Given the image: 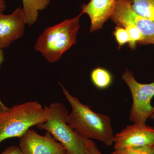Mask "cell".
Returning <instances> with one entry per match:
<instances>
[{"label":"cell","instance_id":"obj_1","mask_svg":"<svg viewBox=\"0 0 154 154\" xmlns=\"http://www.w3.org/2000/svg\"><path fill=\"white\" fill-rule=\"evenodd\" d=\"M60 85L72 107L67 119L68 123L87 138L99 141L107 146L112 145L114 135L110 116L94 112Z\"/></svg>","mask_w":154,"mask_h":154},{"label":"cell","instance_id":"obj_2","mask_svg":"<svg viewBox=\"0 0 154 154\" xmlns=\"http://www.w3.org/2000/svg\"><path fill=\"white\" fill-rule=\"evenodd\" d=\"M48 106L36 101L15 105L0 112V143L8 139L21 137L30 127L45 122Z\"/></svg>","mask_w":154,"mask_h":154},{"label":"cell","instance_id":"obj_3","mask_svg":"<svg viewBox=\"0 0 154 154\" xmlns=\"http://www.w3.org/2000/svg\"><path fill=\"white\" fill-rule=\"evenodd\" d=\"M82 13L77 17L64 20L48 27L37 38L34 48L49 63L60 59L63 55L76 43Z\"/></svg>","mask_w":154,"mask_h":154},{"label":"cell","instance_id":"obj_4","mask_svg":"<svg viewBox=\"0 0 154 154\" xmlns=\"http://www.w3.org/2000/svg\"><path fill=\"white\" fill-rule=\"evenodd\" d=\"M48 107L47 120L36 125L37 128L50 133L63 146L66 154H85L90 139L80 134L68 123L69 113L65 106L62 103L55 102Z\"/></svg>","mask_w":154,"mask_h":154},{"label":"cell","instance_id":"obj_5","mask_svg":"<svg viewBox=\"0 0 154 154\" xmlns=\"http://www.w3.org/2000/svg\"><path fill=\"white\" fill-rule=\"evenodd\" d=\"M122 78L129 87L132 97V105L129 114V120L134 124H146L148 119L154 113L151 105L154 96V82L141 84L135 79L131 71L126 69Z\"/></svg>","mask_w":154,"mask_h":154},{"label":"cell","instance_id":"obj_6","mask_svg":"<svg viewBox=\"0 0 154 154\" xmlns=\"http://www.w3.org/2000/svg\"><path fill=\"white\" fill-rule=\"evenodd\" d=\"M110 18L117 26L130 24L135 26L143 35V45L153 44L154 22L136 13L131 8L130 0H116Z\"/></svg>","mask_w":154,"mask_h":154},{"label":"cell","instance_id":"obj_7","mask_svg":"<svg viewBox=\"0 0 154 154\" xmlns=\"http://www.w3.org/2000/svg\"><path fill=\"white\" fill-rule=\"evenodd\" d=\"M19 138V147L23 154H66L63 146L47 131L42 136L29 129Z\"/></svg>","mask_w":154,"mask_h":154},{"label":"cell","instance_id":"obj_8","mask_svg":"<svg viewBox=\"0 0 154 154\" xmlns=\"http://www.w3.org/2000/svg\"><path fill=\"white\" fill-rule=\"evenodd\" d=\"M114 149L153 146L154 128L146 125H128L114 135Z\"/></svg>","mask_w":154,"mask_h":154},{"label":"cell","instance_id":"obj_9","mask_svg":"<svg viewBox=\"0 0 154 154\" xmlns=\"http://www.w3.org/2000/svg\"><path fill=\"white\" fill-rule=\"evenodd\" d=\"M26 24L23 9L20 7L9 15L0 14V49L7 48L22 37Z\"/></svg>","mask_w":154,"mask_h":154},{"label":"cell","instance_id":"obj_10","mask_svg":"<svg viewBox=\"0 0 154 154\" xmlns=\"http://www.w3.org/2000/svg\"><path fill=\"white\" fill-rule=\"evenodd\" d=\"M116 0H91L82 7V14L88 15L91 19V32L102 28L113 14Z\"/></svg>","mask_w":154,"mask_h":154},{"label":"cell","instance_id":"obj_11","mask_svg":"<svg viewBox=\"0 0 154 154\" xmlns=\"http://www.w3.org/2000/svg\"><path fill=\"white\" fill-rule=\"evenodd\" d=\"M25 21L28 26H32L38 19L39 11H43L50 3V0H22Z\"/></svg>","mask_w":154,"mask_h":154},{"label":"cell","instance_id":"obj_12","mask_svg":"<svg viewBox=\"0 0 154 154\" xmlns=\"http://www.w3.org/2000/svg\"><path fill=\"white\" fill-rule=\"evenodd\" d=\"M91 79L96 88L105 89L112 84L113 76L106 69L98 67L94 69L91 73Z\"/></svg>","mask_w":154,"mask_h":154},{"label":"cell","instance_id":"obj_13","mask_svg":"<svg viewBox=\"0 0 154 154\" xmlns=\"http://www.w3.org/2000/svg\"><path fill=\"white\" fill-rule=\"evenodd\" d=\"M133 10L154 22V0H130Z\"/></svg>","mask_w":154,"mask_h":154},{"label":"cell","instance_id":"obj_14","mask_svg":"<svg viewBox=\"0 0 154 154\" xmlns=\"http://www.w3.org/2000/svg\"><path fill=\"white\" fill-rule=\"evenodd\" d=\"M121 27L125 28L128 33L129 37L128 45L131 49H134L137 43L140 45L143 44V35L135 26L130 24H125Z\"/></svg>","mask_w":154,"mask_h":154},{"label":"cell","instance_id":"obj_15","mask_svg":"<svg viewBox=\"0 0 154 154\" xmlns=\"http://www.w3.org/2000/svg\"><path fill=\"white\" fill-rule=\"evenodd\" d=\"M112 154H154L153 146L116 149Z\"/></svg>","mask_w":154,"mask_h":154},{"label":"cell","instance_id":"obj_16","mask_svg":"<svg viewBox=\"0 0 154 154\" xmlns=\"http://www.w3.org/2000/svg\"><path fill=\"white\" fill-rule=\"evenodd\" d=\"M113 35L115 36L116 39L118 43L119 48L123 46L129 41L128 33L125 28L121 26H117L116 27L113 32Z\"/></svg>","mask_w":154,"mask_h":154},{"label":"cell","instance_id":"obj_17","mask_svg":"<svg viewBox=\"0 0 154 154\" xmlns=\"http://www.w3.org/2000/svg\"><path fill=\"white\" fill-rule=\"evenodd\" d=\"M85 154H102L99 150L96 144L90 139L87 146Z\"/></svg>","mask_w":154,"mask_h":154},{"label":"cell","instance_id":"obj_18","mask_svg":"<svg viewBox=\"0 0 154 154\" xmlns=\"http://www.w3.org/2000/svg\"><path fill=\"white\" fill-rule=\"evenodd\" d=\"M0 154H23L19 147L11 146L8 147Z\"/></svg>","mask_w":154,"mask_h":154},{"label":"cell","instance_id":"obj_19","mask_svg":"<svg viewBox=\"0 0 154 154\" xmlns=\"http://www.w3.org/2000/svg\"><path fill=\"white\" fill-rule=\"evenodd\" d=\"M4 60H5V53H4V50L3 49H0V67L2 64L4 62ZM8 109L9 107L4 105L3 102L0 100V112L5 111Z\"/></svg>","mask_w":154,"mask_h":154},{"label":"cell","instance_id":"obj_20","mask_svg":"<svg viewBox=\"0 0 154 154\" xmlns=\"http://www.w3.org/2000/svg\"><path fill=\"white\" fill-rule=\"evenodd\" d=\"M6 8L5 0H0V14H2Z\"/></svg>","mask_w":154,"mask_h":154},{"label":"cell","instance_id":"obj_21","mask_svg":"<svg viewBox=\"0 0 154 154\" xmlns=\"http://www.w3.org/2000/svg\"><path fill=\"white\" fill-rule=\"evenodd\" d=\"M150 119H152V120H154V113H153L151 115V116L150 117Z\"/></svg>","mask_w":154,"mask_h":154},{"label":"cell","instance_id":"obj_22","mask_svg":"<svg viewBox=\"0 0 154 154\" xmlns=\"http://www.w3.org/2000/svg\"><path fill=\"white\" fill-rule=\"evenodd\" d=\"M153 147H154V146H153Z\"/></svg>","mask_w":154,"mask_h":154},{"label":"cell","instance_id":"obj_23","mask_svg":"<svg viewBox=\"0 0 154 154\" xmlns=\"http://www.w3.org/2000/svg\"><path fill=\"white\" fill-rule=\"evenodd\" d=\"M153 44L154 45V43H153Z\"/></svg>","mask_w":154,"mask_h":154}]
</instances>
